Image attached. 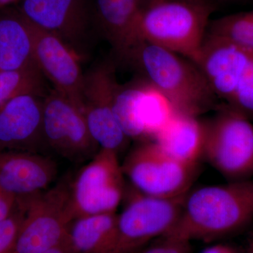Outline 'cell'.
<instances>
[{
	"instance_id": "obj_1",
	"label": "cell",
	"mask_w": 253,
	"mask_h": 253,
	"mask_svg": "<svg viewBox=\"0 0 253 253\" xmlns=\"http://www.w3.org/2000/svg\"><path fill=\"white\" fill-rule=\"evenodd\" d=\"M253 220V179L189 190L169 234L211 242L236 234Z\"/></svg>"
},
{
	"instance_id": "obj_2",
	"label": "cell",
	"mask_w": 253,
	"mask_h": 253,
	"mask_svg": "<svg viewBox=\"0 0 253 253\" xmlns=\"http://www.w3.org/2000/svg\"><path fill=\"white\" fill-rule=\"evenodd\" d=\"M124 62L135 68L176 113L199 117L216 106L217 97L199 68L173 51L141 41Z\"/></svg>"
},
{
	"instance_id": "obj_3",
	"label": "cell",
	"mask_w": 253,
	"mask_h": 253,
	"mask_svg": "<svg viewBox=\"0 0 253 253\" xmlns=\"http://www.w3.org/2000/svg\"><path fill=\"white\" fill-rule=\"evenodd\" d=\"M216 9L212 4L184 1H161L148 5L139 15V37L196 62Z\"/></svg>"
},
{
	"instance_id": "obj_4",
	"label": "cell",
	"mask_w": 253,
	"mask_h": 253,
	"mask_svg": "<svg viewBox=\"0 0 253 253\" xmlns=\"http://www.w3.org/2000/svg\"><path fill=\"white\" fill-rule=\"evenodd\" d=\"M198 68L217 98L246 117L253 118V51L229 42L208 38Z\"/></svg>"
},
{
	"instance_id": "obj_5",
	"label": "cell",
	"mask_w": 253,
	"mask_h": 253,
	"mask_svg": "<svg viewBox=\"0 0 253 253\" xmlns=\"http://www.w3.org/2000/svg\"><path fill=\"white\" fill-rule=\"evenodd\" d=\"M204 124L202 158L228 181L253 179V126L249 118L224 105Z\"/></svg>"
},
{
	"instance_id": "obj_6",
	"label": "cell",
	"mask_w": 253,
	"mask_h": 253,
	"mask_svg": "<svg viewBox=\"0 0 253 253\" xmlns=\"http://www.w3.org/2000/svg\"><path fill=\"white\" fill-rule=\"evenodd\" d=\"M18 204L26 214L12 253H38L67 238L74 220L70 186L59 183Z\"/></svg>"
},
{
	"instance_id": "obj_7",
	"label": "cell",
	"mask_w": 253,
	"mask_h": 253,
	"mask_svg": "<svg viewBox=\"0 0 253 253\" xmlns=\"http://www.w3.org/2000/svg\"><path fill=\"white\" fill-rule=\"evenodd\" d=\"M186 194L163 199L145 195L133 188L122 212L117 214L115 253H136L169 234L180 217Z\"/></svg>"
},
{
	"instance_id": "obj_8",
	"label": "cell",
	"mask_w": 253,
	"mask_h": 253,
	"mask_svg": "<svg viewBox=\"0 0 253 253\" xmlns=\"http://www.w3.org/2000/svg\"><path fill=\"white\" fill-rule=\"evenodd\" d=\"M133 188L154 197L172 199L191 189L198 166L176 161L154 141H142L131 150L122 165Z\"/></svg>"
},
{
	"instance_id": "obj_9",
	"label": "cell",
	"mask_w": 253,
	"mask_h": 253,
	"mask_svg": "<svg viewBox=\"0 0 253 253\" xmlns=\"http://www.w3.org/2000/svg\"><path fill=\"white\" fill-rule=\"evenodd\" d=\"M20 12L37 27L52 33L80 58H85L99 31L86 0H21Z\"/></svg>"
},
{
	"instance_id": "obj_10",
	"label": "cell",
	"mask_w": 253,
	"mask_h": 253,
	"mask_svg": "<svg viewBox=\"0 0 253 253\" xmlns=\"http://www.w3.org/2000/svg\"><path fill=\"white\" fill-rule=\"evenodd\" d=\"M71 190L75 219L116 212L124 197V174L118 155L100 149L78 172Z\"/></svg>"
},
{
	"instance_id": "obj_11",
	"label": "cell",
	"mask_w": 253,
	"mask_h": 253,
	"mask_svg": "<svg viewBox=\"0 0 253 253\" xmlns=\"http://www.w3.org/2000/svg\"><path fill=\"white\" fill-rule=\"evenodd\" d=\"M43 134L46 146L72 162H83L97 153L99 146L83 110L55 90L43 102Z\"/></svg>"
},
{
	"instance_id": "obj_12",
	"label": "cell",
	"mask_w": 253,
	"mask_h": 253,
	"mask_svg": "<svg viewBox=\"0 0 253 253\" xmlns=\"http://www.w3.org/2000/svg\"><path fill=\"white\" fill-rule=\"evenodd\" d=\"M115 66L105 63L84 74L83 111L91 137L101 149L119 155L127 144L126 135L113 111Z\"/></svg>"
},
{
	"instance_id": "obj_13",
	"label": "cell",
	"mask_w": 253,
	"mask_h": 253,
	"mask_svg": "<svg viewBox=\"0 0 253 253\" xmlns=\"http://www.w3.org/2000/svg\"><path fill=\"white\" fill-rule=\"evenodd\" d=\"M31 27L38 68L54 85L55 91L83 110L84 74L79 59L57 36L33 23Z\"/></svg>"
},
{
	"instance_id": "obj_14",
	"label": "cell",
	"mask_w": 253,
	"mask_h": 253,
	"mask_svg": "<svg viewBox=\"0 0 253 253\" xmlns=\"http://www.w3.org/2000/svg\"><path fill=\"white\" fill-rule=\"evenodd\" d=\"M44 99L33 94L20 95L0 108V151L40 153L46 146Z\"/></svg>"
},
{
	"instance_id": "obj_15",
	"label": "cell",
	"mask_w": 253,
	"mask_h": 253,
	"mask_svg": "<svg viewBox=\"0 0 253 253\" xmlns=\"http://www.w3.org/2000/svg\"><path fill=\"white\" fill-rule=\"evenodd\" d=\"M57 173L56 163L40 153L0 151V186L16 203L49 189Z\"/></svg>"
},
{
	"instance_id": "obj_16",
	"label": "cell",
	"mask_w": 253,
	"mask_h": 253,
	"mask_svg": "<svg viewBox=\"0 0 253 253\" xmlns=\"http://www.w3.org/2000/svg\"><path fill=\"white\" fill-rule=\"evenodd\" d=\"M96 26L109 43L117 59L124 62L141 40L139 24L140 6L136 0H94Z\"/></svg>"
},
{
	"instance_id": "obj_17",
	"label": "cell",
	"mask_w": 253,
	"mask_h": 253,
	"mask_svg": "<svg viewBox=\"0 0 253 253\" xmlns=\"http://www.w3.org/2000/svg\"><path fill=\"white\" fill-rule=\"evenodd\" d=\"M204 136V122L199 117L176 113L153 141L176 161L198 166L203 156Z\"/></svg>"
},
{
	"instance_id": "obj_18",
	"label": "cell",
	"mask_w": 253,
	"mask_h": 253,
	"mask_svg": "<svg viewBox=\"0 0 253 253\" xmlns=\"http://www.w3.org/2000/svg\"><path fill=\"white\" fill-rule=\"evenodd\" d=\"M38 66L31 23L21 13L0 14V71Z\"/></svg>"
},
{
	"instance_id": "obj_19",
	"label": "cell",
	"mask_w": 253,
	"mask_h": 253,
	"mask_svg": "<svg viewBox=\"0 0 253 253\" xmlns=\"http://www.w3.org/2000/svg\"><path fill=\"white\" fill-rule=\"evenodd\" d=\"M117 238L116 212L76 218L68 234V243L74 253H115Z\"/></svg>"
},
{
	"instance_id": "obj_20",
	"label": "cell",
	"mask_w": 253,
	"mask_h": 253,
	"mask_svg": "<svg viewBox=\"0 0 253 253\" xmlns=\"http://www.w3.org/2000/svg\"><path fill=\"white\" fill-rule=\"evenodd\" d=\"M143 80L126 84L116 82L113 95V111L116 121L129 139L146 141V133L141 122V101L148 89Z\"/></svg>"
},
{
	"instance_id": "obj_21",
	"label": "cell",
	"mask_w": 253,
	"mask_h": 253,
	"mask_svg": "<svg viewBox=\"0 0 253 253\" xmlns=\"http://www.w3.org/2000/svg\"><path fill=\"white\" fill-rule=\"evenodd\" d=\"M45 77L38 66L0 71V108L9 100L23 94L47 96Z\"/></svg>"
},
{
	"instance_id": "obj_22",
	"label": "cell",
	"mask_w": 253,
	"mask_h": 253,
	"mask_svg": "<svg viewBox=\"0 0 253 253\" xmlns=\"http://www.w3.org/2000/svg\"><path fill=\"white\" fill-rule=\"evenodd\" d=\"M206 36L253 51V9L210 21Z\"/></svg>"
},
{
	"instance_id": "obj_23",
	"label": "cell",
	"mask_w": 253,
	"mask_h": 253,
	"mask_svg": "<svg viewBox=\"0 0 253 253\" xmlns=\"http://www.w3.org/2000/svg\"><path fill=\"white\" fill-rule=\"evenodd\" d=\"M26 214V208L16 204L8 217L0 220V253H12Z\"/></svg>"
},
{
	"instance_id": "obj_24",
	"label": "cell",
	"mask_w": 253,
	"mask_h": 253,
	"mask_svg": "<svg viewBox=\"0 0 253 253\" xmlns=\"http://www.w3.org/2000/svg\"><path fill=\"white\" fill-rule=\"evenodd\" d=\"M136 253H191V242L172 234H166Z\"/></svg>"
},
{
	"instance_id": "obj_25",
	"label": "cell",
	"mask_w": 253,
	"mask_h": 253,
	"mask_svg": "<svg viewBox=\"0 0 253 253\" xmlns=\"http://www.w3.org/2000/svg\"><path fill=\"white\" fill-rule=\"evenodd\" d=\"M16 207V200L0 186V220L8 217Z\"/></svg>"
},
{
	"instance_id": "obj_26",
	"label": "cell",
	"mask_w": 253,
	"mask_h": 253,
	"mask_svg": "<svg viewBox=\"0 0 253 253\" xmlns=\"http://www.w3.org/2000/svg\"><path fill=\"white\" fill-rule=\"evenodd\" d=\"M201 253H241L235 248L226 244H215L210 246Z\"/></svg>"
},
{
	"instance_id": "obj_27",
	"label": "cell",
	"mask_w": 253,
	"mask_h": 253,
	"mask_svg": "<svg viewBox=\"0 0 253 253\" xmlns=\"http://www.w3.org/2000/svg\"><path fill=\"white\" fill-rule=\"evenodd\" d=\"M140 9L146 7L148 5L153 4V3L157 2V1H189V2H195V3H201V4H212L214 6H217V4L213 2L212 0H136Z\"/></svg>"
},
{
	"instance_id": "obj_28",
	"label": "cell",
	"mask_w": 253,
	"mask_h": 253,
	"mask_svg": "<svg viewBox=\"0 0 253 253\" xmlns=\"http://www.w3.org/2000/svg\"><path fill=\"white\" fill-rule=\"evenodd\" d=\"M38 253H74L68 241V236L62 243L51 249Z\"/></svg>"
},
{
	"instance_id": "obj_29",
	"label": "cell",
	"mask_w": 253,
	"mask_h": 253,
	"mask_svg": "<svg viewBox=\"0 0 253 253\" xmlns=\"http://www.w3.org/2000/svg\"><path fill=\"white\" fill-rule=\"evenodd\" d=\"M18 1H21V0H0V9L15 4Z\"/></svg>"
},
{
	"instance_id": "obj_30",
	"label": "cell",
	"mask_w": 253,
	"mask_h": 253,
	"mask_svg": "<svg viewBox=\"0 0 253 253\" xmlns=\"http://www.w3.org/2000/svg\"><path fill=\"white\" fill-rule=\"evenodd\" d=\"M213 2L215 3L216 4H217V3L219 2V1H226V0H212Z\"/></svg>"
},
{
	"instance_id": "obj_31",
	"label": "cell",
	"mask_w": 253,
	"mask_h": 253,
	"mask_svg": "<svg viewBox=\"0 0 253 253\" xmlns=\"http://www.w3.org/2000/svg\"><path fill=\"white\" fill-rule=\"evenodd\" d=\"M251 253H253V250H251Z\"/></svg>"
},
{
	"instance_id": "obj_32",
	"label": "cell",
	"mask_w": 253,
	"mask_h": 253,
	"mask_svg": "<svg viewBox=\"0 0 253 253\" xmlns=\"http://www.w3.org/2000/svg\"><path fill=\"white\" fill-rule=\"evenodd\" d=\"M251 250H253V246L252 249H251Z\"/></svg>"
}]
</instances>
